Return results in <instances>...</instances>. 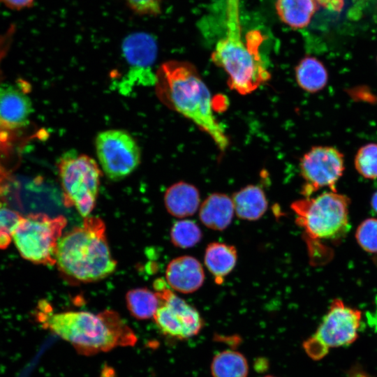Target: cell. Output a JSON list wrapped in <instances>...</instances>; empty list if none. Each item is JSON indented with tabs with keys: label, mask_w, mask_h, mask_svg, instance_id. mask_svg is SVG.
Returning <instances> with one entry per match:
<instances>
[{
	"label": "cell",
	"mask_w": 377,
	"mask_h": 377,
	"mask_svg": "<svg viewBox=\"0 0 377 377\" xmlns=\"http://www.w3.org/2000/svg\"><path fill=\"white\" fill-rule=\"evenodd\" d=\"M154 87L163 104L192 121L221 151L228 147V138L214 114L210 92L193 64L178 60L163 62L156 71Z\"/></svg>",
	"instance_id": "cell-1"
},
{
	"label": "cell",
	"mask_w": 377,
	"mask_h": 377,
	"mask_svg": "<svg viewBox=\"0 0 377 377\" xmlns=\"http://www.w3.org/2000/svg\"><path fill=\"white\" fill-rule=\"evenodd\" d=\"M38 318L43 327L71 343L82 355L131 346L137 341L135 333L112 311L97 315L87 311L52 313L42 304Z\"/></svg>",
	"instance_id": "cell-2"
},
{
	"label": "cell",
	"mask_w": 377,
	"mask_h": 377,
	"mask_svg": "<svg viewBox=\"0 0 377 377\" xmlns=\"http://www.w3.org/2000/svg\"><path fill=\"white\" fill-rule=\"evenodd\" d=\"M56 264L66 275L82 282H94L112 274L117 267L102 219L87 216L58 241Z\"/></svg>",
	"instance_id": "cell-3"
},
{
	"label": "cell",
	"mask_w": 377,
	"mask_h": 377,
	"mask_svg": "<svg viewBox=\"0 0 377 377\" xmlns=\"http://www.w3.org/2000/svg\"><path fill=\"white\" fill-rule=\"evenodd\" d=\"M260 42L254 34L244 40L239 0H228L226 34L216 43L212 59L228 74L230 87L241 94L253 92L270 78L258 50Z\"/></svg>",
	"instance_id": "cell-4"
},
{
	"label": "cell",
	"mask_w": 377,
	"mask_h": 377,
	"mask_svg": "<svg viewBox=\"0 0 377 377\" xmlns=\"http://www.w3.org/2000/svg\"><path fill=\"white\" fill-rule=\"evenodd\" d=\"M348 198L336 191L294 202L296 221L311 237L337 240L349 230Z\"/></svg>",
	"instance_id": "cell-5"
},
{
	"label": "cell",
	"mask_w": 377,
	"mask_h": 377,
	"mask_svg": "<svg viewBox=\"0 0 377 377\" xmlns=\"http://www.w3.org/2000/svg\"><path fill=\"white\" fill-rule=\"evenodd\" d=\"M57 168L64 205L74 206L84 218L89 216L96 205L101 168L89 156L70 150L60 156Z\"/></svg>",
	"instance_id": "cell-6"
},
{
	"label": "cell",
	"mask_w": 377,
	"mask_h": 377,
	"mask_svg": "<svg viewBox=\"0 0 377 377\" xmlns=\"http://www.w3.org/2000/svg\"><path fill=\"white\" fill-rule=\"evenodd\" d=\"M66 223L61 215L50 217L45 214H32L22 216L12 240L25 260L35 264L54 265L57 243Z\"/></svg>",
	"instance_id": "cell-7"
},
{
	"label": "cell",
	"mask_w": 377,
	"mask_h": 377,
	"mask_svg": "<svg viewBox=\"0 0 377 377\" xmlns=\"http://www.w3.org/2000/svg\"><path fill=\"white\" fill-rule=\"evenodd\" d=\"M361 319L360 311L334 300L316 332L304 342L306 353L319 360L332 348L351 344L358 337Z\"/></svg>",
	"instance_id": "cell-8"
},
{
	"label": "cell",
	"mask_w": 377,
	"mask_h": 377,
	"mask_svg": "<svg viewBox=\"0 0 377 377\" xmlns=\"http://www.w3.org/2000/svg\"><path fill=\"white\" fill-rule=\"evenodd\" d=\"M95 150L101 170L112 181L130 175L140 163L141 151L138 142L123 129L99 132L95 138Z\"/></svg>",
	"instance_id": "cell-9"
},
{
	"label": "cell",
	"mask_w": 377,
	"mask_h": 377,
	"mask_svg": "<svg viewBox=\"0 0 377 377\" xmlns=\"http://www.w3.org/2000/svg\"><path fill=\"white\" fill-rule=\"evenodd\" d=\"M154 287L160 301L154 318L160 330L180 340L198 334L204 323L197 309L175 294L163 279H156Z\"/></svg>",
	"instance_id": "cell-10"
},
{
	"label": "cell",
	"mask_w": 377,
	"mask_h": 377,
	"mask_svg": "<svg viewBox=\"0 0 377 377\" xmlns=\"http://www.w3.org/2000/svg\"><path fill=\"white\" fill-rule=\"evenodd\" d=\"M121 50L128 71L117 82L118 91L128 95L135 87L154 86V66L158 54L155 38L145 32L133 33L124 39Z\"/></svg>",
	"instance_id": "cell-11"
},
{
	"label": "cell",
	"mask_w": 377,
	"mask_h": 377,
	"mask_svg": "<svg viewBox=\"0 0 377 377\" xmlns=\"http://www.w3.org/2000/svg\"><path fill=\"white\" fill-rule=\"evenodd\" d=\"M300 168L306 198L323 187L336 191L335 184L344 170L343 155L333 147H315L303 156Z\"/></svg>",
	"instance_id": "cell-12"
},
{
	"label": "cell",
	"mask_w": 377,
	"mask_h": 377,
	"mask_svg": "<svg viewBox=\"0 0 377 377\" xmlns=\"http://www.w3.org/2000/svg\"><path fill=\"white\" fill-rule=\"evenodd\" d=\"M32 103L25 87L0 85V127L12 130L24 126L32 112Z\"/></svg>",
	"instance_id": "cell-13"
},
{
	"label": "cell",
	"mask_w": 377,
	"mask_h": 377,
	"mask_svg": "<svg viewBox=\"0 0 377 377\" xmlns=\"http://www.w3.org/2000/svg\"><path fill=\"white\" fill-rule=\"evenodd\" d=\"M165 278L172 289L188 294L198 290L202 286L205 273L202 265L196 258L183 256L169 263Z\"/></svg>",
	"instance_id": "cell-14"
},
{
	"label": "cell",
	"mask_w": 377,
	"mask_h": 377,
	"mask_svg": "<svg viewBox=\"0 0 377 377\" xmlns=\"http://www.w3.org/2000/svg\"><path fill=\"white\" fill-rule=\"evenodd\" d=\"M235 213L232 199L220 193L210 194L199 209V218L208 228L223 230L231 223Z\"/></svg>",
	"instance_id": "cell-15"
},
{
	"label": "cell",
	"mask_w": 377,
	"mask_h": 377,
	"mask_svg": "<svg viewBox=\"0 0 377 377\" xmlns=\"http://www.w3.org/2000/svg\"><path fill=\"white\" fill-rule=\"evenodd\" d=\"M198 188L193 185L179 182L170 186L164 196L167 211L173 216L184 218L198 210L200 199Z\"/></svg>",
	"instance_id": "cell-16"
},
{
	"label": "cell",
	"mask_w": 377,
	"mask_h": 377,
	"mask_svg": "<svg viewBox=\"0 0 377 377\" xmlns=\"http://www.w3.org/2000/svg\"><path fill=\"white\" fill-rule=\"evenodd\" d=\"M235 212L244 220L259 219L267 209V200L263 189L249 185L235 193L232 198Z\"/></svg>",
	"instance_id": "cell-17"
},
{
	"label": "cell",
	"mask_w": 377,
	"mask_h": 377,
	"mask_svg": "<svg viewBox=\"0 0 377 377\" xmlns=\"http://www.w3.org/2000/svg\"><path fill=\"white\" fill-rule=\"evenodd\" d=\"M237 259L235 247L221 242H212L205 251V264L214 276L215 282L221 284L233 269Z\"/></svg>",
	"instance_id": "cell-18"
},
{
	"label": "cell",
	"mask_w": 377,
	"mask_h": 377,
	"mask_svg": "<svg viewBox=\"0 0 377 377\" xmlns=\"http://www.w3.org/2000/svg\"><path fill=\"white\" fill-rule=\"evenodd\" d=\"M316 0H276L280 19L287 25L300 29L306 27L317 9Z\"/></svg>",
	"instance_id": "cell-19"
},
{
	"label": "cell",
	"mask_w": 377,
	"mask_h": 377,
	"mask_svg": "<svg viewBox=\"0 0 377 377\" xmlns=\"http://www.w3.org/2000/svg\"><path fill=\"white\" fill-rule=\"evenodd\" d=\"M210 371L212 377H247L249 364L240 352L224 350L214 356Z\"/></svg>",
	"instance_id": "cell-20"
},
{
	"label": "cell",
	"mask_w": 377,
	"mask_h": 377,
	"mask_svg": "<svg viewBox=\"0 0 377 377\" xmlns=\"http://www.w3.org/2000/svg\"><path fill=\"white\" fill-rule=\"evenodd\" d=\"M295 77L299 86L308 92L321 90L327 81V73L323 64L317 59L306 57L295 68Z\"/></svg>",
	"instance_id": "cell-21"
},
{
	"label": "cell",
	"mask_w": 377,
	"mask_h": 377,
	"mask_svg": "<svg viewBox=\"0 0 377 377\" xmlns=\"http://www.w3.org/2000/svg\"><path fill=\"white\" fill-rule=\"evenodd\" d=\"M126 302L131 314L139 320L154 317L160 305L156 293L145 288H134L128 291Z\"/></svg>",
	"instance_id": "cell-22"
},
{
	"label": "cell",
	"mask_w": 377,
	"mask_h": 377,
	"mask_svg": "<svg viewBox=\"0 0 377 377\" xmlns=\"http://www.w3.org/2000/svg\"><path fill=\"white\" fill-rule=\"evenodd\" d=\"M202 231L198 226L191 220L175 222L170 230V240L177 247L188 249L200 242Z\"/></svg>",
	"instance_id": "cell-23"
},
{
	"label": "cell",
	"mask_w": 377,
	"mask_h": 377,
	"mask_svg": "<svg viewBox=\"0 0 377 377\" xmlns=\"http://www.w3.org/2000/svg\"><path fill=\"white\" fill-rule=\"evenodd\" d=\"M355 165L363 177L377 178V144H368L361 147L356 154Z\"/></svg>",
	"instance_id": "cell-24"
},
{
	"label": "cell",
	"mask_w": 377,
	"mask_h": 377,
	"mask_svg": "<svg viewBox=\"0 0 377 377\" xmlns=\"http://www.w3.org/2000/svg\"><path fill=\"white\" fill-rule=\"evenodd\" d=\"M356 239L367 251L377 252V219L364 221L357 230Z\"/></svg>",
	"instance_id": "cell-25"
},
{
	"label": "cell",
	"mask_w": 377,
	"mask_h": 377,
	"mask_svg": "<svg viewBox=\"0 0 377 377\" xmlns=\"http://www.w3.org/2000/svg\"><path fill=\"white\" fill-rule=\"evenodd\" d=\"M138 14L155 16L161 13V0H125Z\"/></svg>",
	"instance_id": "cell-26"
},
{
	"label": "cell",
	"mask_w": 377,
	"mask_h": 377,
	"mask_svg": "<svg viewBox=\"0 0 377 377\" xmlns=\"http://www.w3.org/2000/svg\"><path fill=\"white\" fill-rule=\"evenodd\" d=\"M8 8L20 10L30 7L34 0H0Z\"/></svg>",
	"instance_id": "cell-27"
},
{
	"label": "cell",
	"mask_w": 377,
	"mask_h": 377,
	"mask_svg": "<svg viewBox=\"0 0 377 377\" xmlns=\"http://www.w3.org/2000/svg\"><path fill=\"white\" fill-rule=\"evenodd\" d=\"M7 130L0 127V150L2 149L6 145L8 140Z\"/></svg>",
	"instance_id": "cell-28"
},
{
	"label": "cell",
	"mask_w": 377,
	"mask_h": 377,
	"mask_svg": "<svg viewBox=\"0 0 377 377\" xmlns=\"http://www.w3.org/2000/svg\"><path fill=\"white\" fill-rule=\"evenodd\" d=\"M371 206L374 211L377 213V192L375 193L372 197Z\"/></svg>",
	"instance_id": "cell-29"
},
{
	"label": "cell",
	"mask_w": 377,
	"mask_h": 377,
	"mask_svg": "<svg viewBox=\"0 0 377 377\" xmlns=\"http://www.w3.org/2000/svg\"><path fill=\"white\" fill-rule=\"evenodd\" d=\"M263 377H276V376H271V375H267V376H263Z\"/></svg>",
	"instance_id": "cell-30"
},
{
	"label": "cell",
	"mask_w": 377,
	"mask_h": 377,
	"mask_svg": "<svg viewBox=\"0 0 377 377\" xmlns=\"http://www.w3.org/2000/svg\"><path fill=\"white\" fill-rule=\"evenodd\" d=\"M317 1H325L326 0H316Z\"/></svg>",
	"instance_id": "cell-31"
}]
</instances>
